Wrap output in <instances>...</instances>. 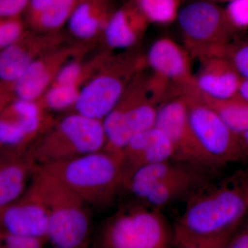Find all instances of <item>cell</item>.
<instances>
[{
	"mask_svg": "<svg viewBox=\"0 0 248 248\" xmlns=\"http://www.w3.org/2000/svg\"><path fill=\"white\" fill-rule=\"evenodd\" d=\"M122 186L134 173L147 165L172 159L170 141L159 129L153 127L135 135L122 151Z\"/></svg>",
	"mask_w": 248,
	"mask_h": 248,
	"instance_id": "5bb4252c",
	"label": "cell"
},
{
	"mask_svg": "<svg viewBox=\"0 0 248 248\" xmlns=\"http://www.w3.org/2000/svg\"><path fill=\"white\" fill-rule=\"evenodd\" d=\"M224 55L242 79H248V42H231Z\"/></svg>",
	"mask_w": 248,
	"mask_h": 248,
	"instance_id": "4316f807",
	"label": "cell"
},
{
	"mask_svg": "<svg viewBox=\"0 0 248 248\" xmlns=\"http://www.w3.org/2000/svg\"><path fill=\"white\" fill-rule=\"evenodd\" d=\"M186 202L174 224L173 244L182 248H227L248 219V168L217 184L209 183Z\"/></svg>",
	"mask_w": 248,
	"mask_h": 248,
	"instance_id": "6da1fadb",
	"label": "cell"
},
{
	"mask_svg": "<svg viewBox=\"0 0 248 248\" xmlns=\"http://www.w3.org/2000/svg\"><path fill=\"white\" fill-rule=\"evenodd\" d=\"M84 68L80 62L71 60L62 67L53 83L79 86L84 78Z\"/></svg>",
	"mask_w": 248,
	"mask_h": 248,
	"instance_id": "f1b7e54d",
	"label": "cell"
},
{
	"mask_svg": "<svg viewBox=\"0 0 248 248\" xmlns=\"http://www.w3.org/2000/svg\"><path fill=\"white\" fill-rule=\"evenodd\" d=\"M227 248H248V219L232 238Z\"/></svg>",
	"mask_w": 248,
	"mask_h": 248,
	"instance_id": "1f68e13d",
	"label": "cell"
},
{
	"mask_svg": "<svg viewBox=\"0 0 248 248\" xmlns=\"http://www.w3.org/2000/svg\"><path fill=\"white\" fill-rule=\"evenodd\" d=\"M106 142L103 121L76 112L47 129L25 155L35 166H42L102 151Z\"/></svg>",
	"mask_w": 248,
	"mask_h": 248,
	"instance_id": "5b68a950",
	"label": "cell"
},
{
	"mask_svg": "<svg viewBox=\"0 0 248 248\" xmlns=\"http://www.w3.org/2000/svg\"><path fill=\"white\" fill-rule=\"evenodd\" d=\"M31 187L47 209L48 239L59 248L81 247L89 231L86 202L58 178L34 166Z\"/></svg>",
	"mask_w": 248,
	"mask_h": 248,
	"instance_id": "3957f363",
	"label": "cell"
},
{
	"mask_svg": "<svg viewBox=\"0 0 248 248\" xmlns=\"http://www.w3.org/2000/svg\"><path fill=\"white\" fill-rule=\"evenodd\" d=\"M0 166V208L18 200L34 165L25 155H6Z\"/></svg>",
	"mask_w": 248,
	"mask_h": 248,
	"instance_id": "7402d4cb",
	"label": "cell"
},
{
	"mask_svg": "<svg viewBox=\"0 0 248 248\" xmlns=\"http://www.w3.org/2000/svg\"><path fill=\"white\" fill-rule=\"evenodd\" d=\"M224 9L232 30L248 29V0H232Z\"/></svg>",
	"mask_w": 248,
	"mask_h": 248,
	"instance_id": "484cf974",
	"label": "cell"
},
{
	"mask_svg": "<svg viewBox=\"0 0 248 248\" xmlns=\"http://www.w3.org/2000/svg\"><path fill=\"white\" fill-rule=\"evenodd\" d=\"M177 20L184 48L191 58L224 55L233 32L224 9L198 0L181 9Z\"/></svg>",
	"mask_w": 248,
	"mask_h": 248,
	"instance_id": "8992f818",
	"label": "cell"
},
{
	"mask_svg": "<svg viewBox=\"0 0 248 248\" xmlns=\"http://www.w3.org/2000/svg\"><path fill=\"white\" fill-rule=\"evenodd\" d=\"M242 149L243 160H248V131L239 135Z\"/></svg>",
	"mask_w": 248,
	"mask_h": 248,
	"instance_id": "d6a6232c",
	"label": "cell"
},
{
	"mask_svg": "<svg viewBox=\"0 0 248 248\" xmlns=\"http://www.w3.org/2000/svg\"><path fill=\"white\" fill-rule=\"evenodd\" d=\"M150 22L135 0L114 11L108 23L104 35L108 46L128 49L141 40Z\"/></svg>",
	"mask_w": 248,
	"mask_h": 248,
	"instance_id": "e0dca14e",
	"label": "cell"
},
{
	"mask_svg": "<svg viewBox=\"0 0 248 248\" xmlns=\"http://www.w3.org/2000/svg\"><path fill=\"white\" fill-rule=\"evenodd\" d=\"M190 54L169 37L155 41L148 50L146 64L160 78L169 82L172 91L194 86Z\"/></svg>",
	"mask_w": 248,
	"mask_h": 248,
	"instance_id": "8fae6325",
	"label": "cell"
},
{
	"mask_svg": "<svg viewBox=\"0 0 248 248\" xmlns=\"http://www.w3.org/2000/svg\"><path fill=\"white\" fill-rule=\"evenodd\" d=\"M238 95L248 101V79H243L241 81Z\"/></svg>",
	"mask_w": 248,
	"mask_h": 248,
	"instance_id": "836d02e7",
	"label": "cell"
},
{
	"mask_svg": "<svg viewBox=\"0 0 248 248\" xmlns=\"http://www.w3.org/2000/svg\"><path fill=\"white\" fill-rule=\"evenodd\" d=\"M150 22L170 24L180 11L181 0H135Z\"/></svg>",
	"mask_w": 248,
	"mask_h": 248,
	"instance_id": "cb8c5ba5",
	"label": "cell"
},
{
	"mask_svg": "<svg viewBox=\"0 0 248 248\" xmlns=\"http://www.w3.org/2000/svg\"><path fill=\"white\" fill-rule=\"evenodd\" d=\"M24 32L22 22L19 17L1 18L0 48L4 49L16 43Z\"/></svg>",
	"mask_w": 248,
	"mask_h": 248,
	"instance_id": "83f0119b",
	"label": "cell"
},
{
	"mask_svg": "<svg viewBox=\"0 0 248 248\" xmlns=\"http://www.w3.org/2000/svg\"><path fill=\"white\" fill-rule=\"evenodd\" d=\"M170 85L152 72H138L115 108L103 120L107 142L104 151L120 154L132 138L155 126L161 103L171 93Z\"/></svg>",
	"mask_w": 248,
	"mask_h": 248,
	"instance_id": "7a4b0ae2",
	"label": "cell"
},
{
	"mask_svg": "<svg viewBox=\"0 0 248 248\" xmlns=\"http://www.w3.org/2000/svg\"><path fill=\"white\" fill-rule=\"evenodd\" d=\"M44 238L29 235L11 234L3 232L1 233L3 248H39L43 245Z\"/></svg>",
	"mask_w": 248,
	"mask_h": 248,
	"instance_id": "f546056e",
	"label": "cell"
},
{
	"mask_svg": "<svg viewBox=\"0 0 248 248\" xmlns=\"http://www.w3.org/2000/svg\"><path fill=\"white\" fill-rule=\"evenodd\" d=\"M195 89V88H194ZM198 97L211 107L236 135L248 131V101L237 95L227 99H215L201 94Z\"/></svg>",
	"mask_w": 248,
	"mask_h": 248,
	"instance_id": "603a6c76",
	"label": "cell"
},
{
	"mask_svg": "<svg viewBox=\"0 0 248 248\" xmlns=\"http://www.w3.org/2000/svg\"><path fill=\"white\" fill-rule=\"evenodd\" d=\"M0 217L3 232L48 238V211L31 186L21 200L0 208Z\"/></svg>",
	"mask_w": 248,
	"mask_h": 248,
	"instance_id": "9a60e30c",
	"label": "cell"
},
{
	"mask_svg": "<svg viewBox=\"0 0 248 248\" xmlns=\"http://www.w3.org/2000/svg\"><path fill=\"white\" fill-rule=\"evenodd\" d=\"M81 51L77 46L55 48L34 62L11 86L14 99L37 101L50 87L62 66Z\"/></svg>",
	"mask_w": 248,
	"mask_h": 248,
	"instance_id": "7c38bea8",
	"label": "cell"
},
{
	"mask_svg": "<svg viewBox=\"0 0 248 248\" xmlns=\"http://www.w3.org/2000/svg\"><path fill=\"white\" fill-rule=\"evenodd\" d=\"M208 170L192 166L183 174L156 186L143 200L153 208L161 209L180 199H187L195 191L210 183Z\"/></svg>",
	"mask_w": 248,
	"mask_h": 248,
	"instance_id": "ac0fdd59",
	"label": "cell"
},
{
	"mask_svg": "<svg viewBox=\"0 0 248 248\" xmlns=\"http://www.w3.org/2000/svg\"><path fill=\"white\" fill-rule=\"evenodd\" d=\"M146 63L138 56H124L112 68L92 78L79 91L77 113L103 121L115 108L134 76Z\"/></svg>",
	"mask_w": 248,
	"mask_h": 248,
	"instance_id": "9c48e42d",
	"label": "cell"
},
{
	"mask_svg": "<svg viewBox=\"0 0 248 248\" xmlns=\"http://www.w3.org/2000/svg\"><path fill=\"white\" fill-rule=\"evenodd\" d=\"M192 166L195 165L173 159L147 165L134 173L125 187L139 198L145 200L156 186L183 174Z\"/></svg>",
	"mask_w": 248,
	"mask_h": 248,
	"instance_id": "ffe728a7",
	"label": "cell"
},
{
	"mask_svg": "<svg viewBox=\"0 0 248 248\" xmlns=\"http://www.w3.org/2000/svg\"><path fill=\"white\" fill-rule=\"evenodd\" d=\"M173 244L170 229L161 209L140 205L129 207L111 218L101 238L102 247L165 248Z\"/></svg>",
	"mask_w": 248,
	"mask_h": 248,
	"instance_id": "52a82bcc",
	"label": "cell"
},
{
	"mask_svg": "<svg viewBox=\"0 0 248 248\" xmlns=\"http://www.w3.org/2000/svg\"><path fill=\"white\" fill-rule=\"evenodd\" d=\"M52 35L24 32L16 43L1 49L0 78L4 84L9 85V91L34 62L60 45L61 39Z\"/></svg>",
	"mask_w": 248,
	"mask_h": 248,
	"instance_id": "4fadbf2b",
	"label": "cell"
},
{
	"mask_svg": "<svg viewBox=\"0 0 248 248\" xmlns=\"http://www.w3.org/2000/svg\"><path fill=\"white\" fill-rule=\"evenodd\" d=\"M31 0H0L1 18L19 17L27 11Z\"/></svg>",
	"mask_w": 248,
	"mask_h": 248,
	"instance_id": "4dcf8cb0",
	"label": "cell"
},
{
	"mask_svg": "<svg viewBox=\"0 0 248 248\" xmlns=\"http://www.w3.org/2000/svg\"><path fill=\"white\" fill-rule=\"evenodd\" d=\"M121 154L102 150L68 161L35 166L58 178L87 203L102 205L110 202L122 186Z\"/></svg>",
	"mask_w": 248,
	"mask_h": 248,
	"instance_id": "277c9868",
	"label": "cell"
},
{
	"mask_svg": "<svg viewBox=\"0 0 248 248\" xmlns=\"http://www.w3.org/2000/svg\"><path fill=\"white\" fill-rule=\"evenodd\" d=\"M185 97L191 129L212 168L243 160L239 135L196 93L194 86L179 91Z\"/></svg>",
	"mask_w": 248,
	"mask_h": 248,
	"instance_id": "ba28073f",
	"label": "cell"
},
{
	"mask_svg": "<svg viewBox=\"0 0 248 248\" xmlns=\"http://www.w3.org/2000/svg\"><path fill=\"white\" fill-rule=\"evenodd\" d=\"M203 1H210V2L218 4V3H228L232 1V0H203Z\"/></svg>",
	"mask_w": 248,
	"mask_h": 248,
	"instance_id": "e575fe53",
	"label": "cell"
},
{
	"mask_svg": "<svg viewBox=\"0 0 248 248\" xmlns=\"http://www.w3.org/2000/svg\"><path fill=\"white\" fill-rule=\"evenodd\" d=\"M79 86L53 83L37 101L43 108L63 110L74 106L79 96Z\"/></svg>",
	"mask_w": 248,
	"mask_h": 248,
	"instance_id": "d4e9b609",
	"label": "cell"
},
{
	"mask_svg": "<svg viewBox=\"0 0 248 248\" xmlns=\"http://www.w3.org/2000/svg\"><path fill=\"white\" fill-rule=\"evenodd\" d=\"M154 127L169 138L172 146L173 160L213 169L192 133L187 102L182 93H172L161 103Z\"/></svg>",
	"mask_w": 248,
	"mask_h": 248,
	"instance_id": "30bf717a",
	"label": "cell"
},
{
	"mask_svg": "<svg viewBox=\"0 0 248 248\" xmlns=\"http://www.w3.org/2000/svg\"><path fill=\"white\" fill-rule=\"evenodd\" d=\"M81 0H31L27 19L36 31L49 32L68 21Z\"/></svg>",
	"mask_w": 248,
	"mask_h": 248,
	"instance_id": "44dd1931",
	"label": "cell"
},
{
	"mask_svg": "<svg viewBox=\"0 0 248 248\" xmlns=\"http://www.w3.org/2000/svg\"><path fill=\"white\" fill-rule=\"evenodd\" d=\"M110 0H81L68 19L70 31L78 38L89 40L105 31L114 11Z\"/></svg>",
	"mask_w": 248,
	"mask_h": 248,
	"instance_id": "d6986e66",
	"label": "cell"
},
{
	"mask_svg": "<svg viewBox=\"0 0 248 248\" xmlns=\"http://www.w3.org/2000/svg\"><path fill=\"white\" fill-rule=\"evenodd\" d=\"M194 73V87L201 94L215 99L236 97L242 78L225 55H213L198 59Z\"/></svg>",
	"mask_w": 248,
	"mask_h": 248,
	"instance_id": "2e32d148",
	"label": "cell"
}]
</instances>
